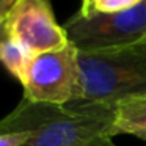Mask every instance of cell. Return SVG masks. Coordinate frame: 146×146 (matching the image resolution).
I'll use <instances>...</instances> for the list:
<instances>
[{"label":"cell","instance_id":"obj_1","mask_svg":"<svg viewBox=\"0 0 146 146\" xmlns=\"http://www.w3.org/2000/svg\"><path fill=\"white\" fill-rule=\"evenodd\" d=\"M115 105L36 104L22 99L0 119V133L33 132L24 146H83L99 135H110Z\"/></svg>","mask_w":146,"mask_h":146},{"label":"cell","instance_id":"obj_2","mask_svg":"<svg viewBox=\"0 0 146 146\" xmlns=\"http://www.w3.org/2000/svg\"><path fill=\"white\" fill-rule=\"evenodd\" d=\"M77 105H115L146 93V44L77 55Z\"/></svg>","mask_w":146,"mask_h":146},{"label":"cell","instance_id":"obj_3","mask_svg":"<svg viewBox=\"0 0 146 146\" xmlns=\"http://www.w3.org/2000/svg\"><path fill=\"white\" fill-rule=\"evenodd\" d=\"M64 32L80 54L140 44L146 36V0H140L137 7L116 14L82 16L76 13L64 24Z\"/></svg>","mask_w":146,"mask_h":146},{"label":"cell","instance_id":"obj_4","mask_svg":"<svg viewBox=\"0 0 146 146\" xmlns=\"http://www.w3.org/2000/svg\"><path fill=\"white\" fill-rule=\"evenodd\" d=\"M77 55L71 42L60 50L35 55L24 85V99L60 107L74 104L79 98Z\"/></svg>","mask_w":146,"mask_h":146},{"label":"cell","instance_id":"obj_5","mask_svg":"<svg viewBox=\"0 0 146 146\" xmlns=\"http://www.w3.org/2000/svg\"><path fill=\"white\" fill-rule=\"evenodd\" d=\"M5 27L8 38L25 46L33 55L69 46L64 27L58 25L47 0H16Z\"/></svg>","mask_w":146,"mask_h":146},{"label":"cell","instance_id":"obj_6","mask_svg":"<svg viewBox=\"0 0 146 146\" xmlns=\"http://www.w3.org/2000/svg\"><path fill=\"white\" fill-rule=\"evenodd\" d=\"M146 127V93L130 96L115 104V123L111 137L119 133H135Z\"/></svg>","mask_w":146,"mask_h":146},{"label":"cell","instance_id":"obj_7","mask_svg":"<svg viewBox=\"0 0 146 146\" xmlns=\"http://www.w3.org/2000/svg\"><path fill=\"white\" fill-rule=\"evenodd\" d=\"M33 58L35 55L25 46L10 38L0 44V63L7 68V71L11 76L16 77L22 83V86L27 82V76H29Z\"/></svg>","mask_w":146,"mask_h":146},{"label":"cell","instance_id":"obj_8","mask_svg":"<svg viewBox=\"0 0 146 146\" xmlns=\"http://www.w3.org/2000/svg\"><path fill=\"white\" fill-rule=\"evenodd\" d=\"M140 0H85L77 11L82 16L88 14H116L137 7Z\"/></svg>","mask_w":146,"mask_h":146},{"label":"cell","instance_id":"obj_9","mask_svg":"<svg viewBox=\"0 0 146 146\" xmlns=\"http://www.w3.org/2000/svg\"><path fill=\"white\" fill-rule=\"evenodd\" d=\"M33 132H13L0 133V146H24Z\"/></svg>","mask_w":146,"mask_h":146},{"label":"cell","instance_id":"obj_10","mask_svg":"<svg viewBox=\"0 0 146 146\" xmlns=\"http://www.w3.org/2000/svg\"><path fill=\"white\" fill-rule=\"evenodd\" d=\"M83 146H116V145L113 143L110 135H99L90 140V141H86Z\"/></svg>","mask_w":146,"mask_h":146},{"label":"cell","instance_id":"obj_11","mask_svg":"<svg viewBox=\"0 0 146 146\" xmlns=\"http://www.w3.org/2000/svg\"><path fill=\"white\" fill-rule=\"evenodd\" d=\"M16 0H0V22H5L10 10L13 8Z\"/></svg>","mask_w":146,"mask_h":146},{"label":"cell","instance_id":"obj_12","mask_svg":"<svg viewBox=\"0 0 146 146\" xmlns=\"http://www.w3.org/2000/svg\"><path fill=\"white\" fill-rule=\"evenodd\" d=\"M8 39V35H7V27H5V22H0V44L3 41Z\"/></svg>","mask_w":146,"mask_h":146},{"label":"cell","instance_id":"obj_13","mask_svg":"<svg viewBox=\"0 0 146 146\" xmlns=\"http://www.w3.org/2000/svg\"><path fill=\"white\" fill-rule=\"evenodd\" d=\"M133 135L137 137V138H140V140H143V141H146V127L145 129H140V130H137Z\"/></svg>","mask_w":146,"mask_h":146},{"label":"cell","instance_id":"obj_14","mask_svg":"<svg viewBox=\"0 0 146 146\" xmlns=\"http://www.w3.org/2000/svg\"><path fill=\"white\" fill-rule=\"evenodd\" d=\"M143 42H145V44H146V36H145V39H143Z\"/></svg>","mask_w":146,"mask_h":146}]
</instances>
